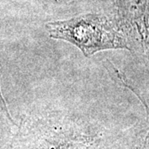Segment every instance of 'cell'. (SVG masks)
<instances>
[{"instance_id":"obj_1","label":"cell","mask_w":149,"mask_h":149,"mask_svg":"<svg viewBox=\"0 0 149 149\" xmlns=\"http://www.w3.org/2000/svg\"><path fill=\"white\" fill-rule=\"evenodd\" d=\"M49 37L71 43L85 57L106 50L131 51L127 38L113 22L101 13H86L46 24Z\"/></svg>"},{"instance_id":"obj_4","label":"cell","mask_w":149,"mask_h":149,"mask_svg":"<svg viewBox=\"0 0 149 149\" xmlns=\"http://www.w3.org/2000/svg\"><path fill=\"white\" fill-rule=\"evenodd\" d=\"M55 1H56V2H58L59 0H55Z\"/></svg>"},{"instance_id":"obj_2","label":"cell","mask_w":149,"mask_h":149,"mask_svg":"<svg viewBox=\"0 0 149 149\" xmlns=\"http://www.w3.org/2000/svg\"><path fill=\"white\" fill-rule=\"evenodd\" d=\"M116 24L136 40L142 50H149V0H113Z\"/></svg>"},{"instance_id":"obj_3","label":"cell","mask_w":149,"mask_h":149,"mask_svg":"<svg viewBox=\"0 0 149 149\" xmlns=\"http://www.w3.org/2000/svg\"><path fill=\"white\" fill-rule=\"evenodd\" d=\"M0 112H3L4 113L7 117L8 118L12 121V118H11L10 115H9V113H8V107H7V104H6L5 100L3 97V95H2V91H1V86H0Z\"/></svg>"}]
</instances>
